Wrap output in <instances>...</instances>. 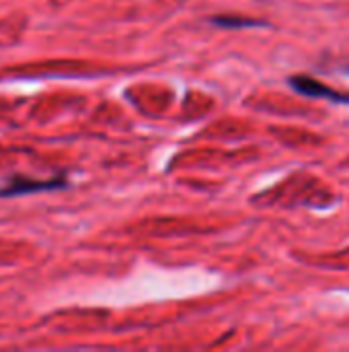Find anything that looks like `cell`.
<instances>
[{"instance_id":"277c9868","label":"cell","mask_w":349,"mask_h":352,"mask_svg":"<svg viewBox=\"0 0 349 352\" xmlns=\"http://www.w3.org/2000/svg\"><path fill=\"white\" fill-rule=\"evenodd\" d=\"M346 70H348V72H349V66H348V68H346Z\"/></svg>"},{"instance_id":"7a4b0ae2","label":"cell","mask_w":349,"mask_h":352,"mask_svg":"<svg viewBox=\"0 0 349 352\" xmlns=\"http://www.w3.org/2000/svg\"><path fill=\"white\" fill-rule=\"evenodd\" d=\"M64 179H51V182H31V179H14L6 188L0 190V198L6 196H19V194H31V192H41V190H56L62 188Z\"/></svg>"},{"instance_id":"3957f363","label":"cell","mask_w":349,"mask_h":352,"mask_svg":"<svg viewBox=\"0 0 349 352\" xmlns=\"http://www.w3.org/2000/svg\"><path fill=\"white\" fill-rule=\"evenodd\" d=\"M214 23L220 25V27H251V25H259V23H255V21L237 19V16H216Z\"/></svg>"},{"instance_id":"6da1fadb","label":"cell","mask_w":349,"mask_h":352,"mask_svg":"<svg viewBox=\"0 0 349 352\" xmlns=\"http://www.w3.org/2000/svg\"><path fill=\"white\" fill-rule=\"evenodd\" d=\"M290 85L300 95H306V97H313V99H331V101H339V103H349V95L337 93L335 89L323 85L321 80H317L313 76H304V74L292 76L290 78Z\"/></svg>"}]
</instances>
